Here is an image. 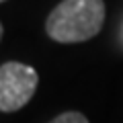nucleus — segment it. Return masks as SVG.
<instances>
[{"instance_id":"1","label":"nucleus","mask_w":123,"mask_h":123,"mask_svg":"<svg viewBox=\"0 0 123 123\" xmlns=\"http://www.w3.org/2000/svg\"><path fill=\"white\" fill-rule=\"evenodd\" d=\"M105 23L103 0H62L49 12L45 31L57 43H80L94 37Z\"/></svg>"},{"instance_id":"2","label":"nucleus","mask_w":123,"mask_h":123,"mask_svg":"<svg viewBox=\"0 0 123 123\" xmlns=\"http://www.w3.org/2000/svg\"><path fill=\"white\" fill-rule=\"evenodd\" d=\"M39 76L27 64L6 62L0 66V111L12 113L27 105L35 94Z\"/></svg>"},{"instance_id":"3","label":"nucleus","mask_w":123,"mask_h":123,"mask_svg":"<svg viewBox=\"0 0 123 123\" xmlns=\"http://www.w3.org/2000/svg\"><path fill=\"white\" fill-rule=\"evenodd\" d=\"M49 123H88V119L82 113H76V111H68V113L57 115L55 119H51Z\"/></svg>"},{"instance_id":"4","label":"nucleus","mask_w":123,"mask_h":123,"mask_svg":"<svg viewBox=\"0 0 123 123\" xmlns=\"http://www.w3.org/2000/svg\"><path fill=\"white\" fill-rule=\"evenodd\" d=\"M0 39H2V23H0Z\"/></svg>"},{"instance_id":"5","label":"nucleus","mask_w":123,"mask_h":123,"mask_svg":"<svg viewBox=\"0 0 123 123\" xmlns=\"http://www.w3.org/2000/svg\"><path fill=\"white\" fill-rule=\"evenodd\" d=\"M0 2H4V0H0Z\"/></svg>"}]
</instances>
